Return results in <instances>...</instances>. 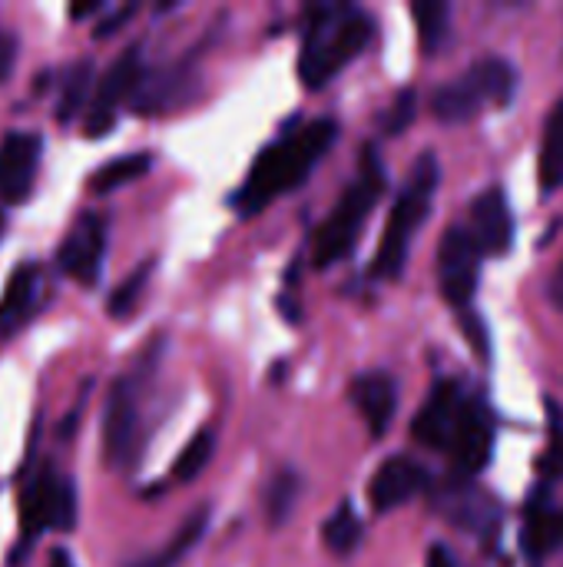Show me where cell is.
Here are the masks:
<instances>
[{
    "mask_svg": "<svg viewBox=\"0 0 563 567\" xmlns=\"http://www.w3.org/2000/svg\"><path fill=\"white\" fill-rule=\"evenodd\" d=\"M425 488H428V472L415 458L395 455L378 465V472L368 485V498L378 515H388V512L402 508L405 502H411L415 495H421Z\"/></svg>",
    "mask_w": 563,
    "mask_h": 567,
    "instance_id": "16",
    "label": "cell"
},
{
    "mask_svg": "<svg viewBox=\"0 0 563 567\" xmlns=\"http://www.w3.org/2000/svg\"><path fill=\"white\" fill-rule=\"evenodd\" d=\"M428 567H455V555L445 545H431L428 551Z\"/></svg>",
    "mask_w": 563,
    "mask_h": 567,
    "instance_id": "34",
    "label": "cell"
},
{
    "mask_svg": "<svg viewBox=\"0 0 563 567\" xmlns=\"http://www.w3.org/2000/svg\"><path fill=\"white\" fill-rule=\"evenodd\" d=\"M385 189H388L385 163H382L378 150L368 143L362 150V163H358L355 179L345 186V193L332 206V216L315 229V239H312V266L315 269H332L335 262H342L345 256L355 252L358 236H362L372 209L385 196Z\"/></svg>",
    "mask_w": 563,
    "mask_h": 567,
    "instance_id": "3",
    "label": "cell"
},
{
    "mask_svg": "<svg viewBox=\"0 0 563 567\" xmlns=\"http://www.w3.org/2000/svg\"><path fill=\"white\" fill-rule=\"evenodd\" d=\"M375 37V20L352 3H315L305 10L299 76L309 90L329 86L348 63H355Z\"/></svg>",
    "mask_w": 563,
    "mask_h": 567,
    "instance_id": "2",
    "label": "cell"
},
{
    "mask_svg": "<svg viewBox=\"0 0 563 567\" xmlns=\"http://www.w3.org/2000/svg\"><path fill=\"white\" fill-rule=\"evenodd\" d=\"M46 306V276L37 262H20L0 296V339L23 332Z\"/></svg>",
    "mask_w": 563,
    "mask_h": 567,
    "instance_id": "14",
    "label": "cell"
},
{
    "mask_svg": "<svg viewBox=\"0 0 563 567\" xmlns=\"http://www.w3.org/2000/svg\"><path fill=\"white\" fill-rule=\"evenodd\" d=\"M465 389L455 379H438L425 399V405L418 409V415L411 419V439L425 449L435 452H448V442L455 435L461 405H465Z\"/></svg>",
    "mask_w": 563,
    "mask_h": 567,
    "instance_id": "13",
    "label": "cell"
},
{
    "mask_svg": "<svg viewBox=\"0 0 563 567\" xmlns=\"http://www.w3.org/2000/svg\"><path fill=\"white\" fill-rule=\"evenodd\" d=\"M206 528H209V508L202 505V508H196V512L176 528V535H173L163 548H156L153 555H146L139 565L133 567H179L192 551H196V545L202 542Z\"/></svg>",
    "mask_w": 563,
    "mask_h": 567,
    "instance_id": "19",
    "label": "cell"
},
{
    "mask_svg": "<svg viewBox=\"0 0 563 567\" xmlns=\"http://www.w3.org/2000/svg\"><path fill=\"white\" fill-rule=\"evenodd\" d=\"M103 259H106V219L100 213H83L70 226L66 239L60 243L56 266L66 279L80 286H96L103 272Z\"/></svg>",
    "mask_w": 563,
    "mask_h": 567,
    "instance_id": "12",
    "label": "cell"
},
{
    "mask_svg": "<svg viewBox=\"0 0 563 567\" xmlns=\"http://www.w3.org/2000/svg\"><path fill=\"white\" fill-rule=\"evenodd\" d=\"M518 70L504 56H481L475 66H468L458 80L445 83L431 96V113L441 123H468L484 106H511L518 93Z\"/></svg>",
    "mask_w": 563,
    "mask_h": 567,
    "instance_id": "5",
    "label": "cell"
},
{
    "mask_svg": "<svg viewBox=\"0 0 563 567\" xmlns=\"http://www.w3.org/2000/svg\"><path fill=\"white\" fill-rule=\"evenodd\" d=\"M212 455H216V435H212V429H199L186 442V449L176 455V462H173V482H179V485L196 482L209 468Z\"/></svg>",
    "mask_w": 563,
    "mask_h": 567,
    "instance_id": "26",
    "label": "cell"
},
{
    "mask_svg": "<svg viewBox=\"0 0 563 567\" xmlns=\"http://www.w3.org/2000/svg\"><path fill=\"white\" fill-rule=\"evenodd\" d=\"M103 10H106V3H100V0H93V3H73L70 7V20H83V17L103 13Z\"/></svg>",
    "mask_w": 563,
    "mask_h": 567,
    "instance_id": "35",
    "label": "cell"
},
{
    "mask_svg": "<svg viewBox=\"0 0 563 567\" xmlns=\"http://www.w3.org/2000/svg\"><path fill=\"white\" fill-rule=\"evenodd\" d=\"M90 96H93V63H90V60H76V63L63 73V83H60V96H56L53 116H56L63 126H70L76 116L86 113Z\"/></svg>",
    "mask_w": 563,
    "mask_h": 567,
    "instance_id": "21",
    "label": "cell"
},
{
    "mask_svg": "<svg viewBox=\"0 0 563 567\" xmlns=\"http://www.w3.org/2000/svg\"><path fill=\"white\" fill-rule=\"evenodd\" d=\"M348 399L365 419L372 439H385L398 412V382L388 372H362L352 379Z\"/></svg>",
    "mask_w": 563,
    "mask_h": 567,
    "instance_id": "17",
    "label": "cell"
},
{
    "mask_svg": "<svg viewBox=\"0 0 563 567\" xmlns=\"http://www.w3.org/2000/svg\"><path fill=\"white\" fill-rule=\"evenodd\" d=\"M548 299H551L557 309H563V259H561V266L554 269L551 282H548Z\"/></svg>",
    "mask_w": 563,
    "mask_h": 567,
    "instance_id": "33",
    "label": "cell"
},
{
    "mask_svg": "<svg viewBox=\"0 0 563 567\" xmlns=\"http://www.w3.org/2000/svg\"><path fill=\"white\" fill-rule=\"evenodd\" d=\"M524 548L528 555L541 558L563 548V508H554L551 502H531L528 522H524Z\"/></svg>",
    "mask_w": 563,
    "mask_h": 567,
    "instance_id": "20",
    "label": "cell"
},
{
    "mask_svg": "<svg viewBox=\"0 0 563 567\" xmlns=\"http://www.w3.org/2000/svg\"><path fill=\"white\" fill-rule=\"evenodd\" d=\"M362 538H365V528H362V518H358L355 505H352L348 498L338 502V508H335V512L325 518V525H322V542H325V548H329L335 558H352V555L358 551Z\"/></svg>",
    "mask_w": 563,
    "mask_h": 567,
    "instance_id": "23",
    "label": "cell"
},
{
    "mask_svg": "<svg viewBox=\"0 0 563 567\" xmlns=\"http://www.w3.org/2000/svg\"><path fill=\"white\" fill-rule=\"evenodd\" d=\"M153 269H156V262L153 259H146L143 266H136L113 292H110V299H106V312L113 316V319H126L136 306H139V299H143V292H146V286H149V279H153Z\"/></svg>",
    "mask_w": 563,
    "mask_h": 567,
    "instance_id": "28",
    "label": "cell"
},
{
    "mask_svg": "<svg viewBox=\"0 0 563 567\" xmlns=\"http://www.w3.org/2000/svg\"><path fill=\"white\" fill-rule=\"evenodd\" d=\"M468 233L475 236L478 249L484 256H504L514 243V216L508 193L501 186H488L475 203H471V226Z\"/></svg>",
    "mask_w": 563,
    "mask_h": 567,
    "instance_id": "15",
    "label": "cell"
},
{
    "mask_svg": "<svg viewBox=\"0 0 563 567\" xmlns=\"http://www.w3.org/2000/svg\"><path fill=\"white\" fill-rule=\"evenodd\" d=\"M143 402H146V372L133 369L116 379L106 409H103V455L113 468H133L143 449Z\"/></svg>",
    "mask_w": 563,
    "mask_h": 567,
    "instance_id": "7",
    "label": "cell"
},
{
    "mask_svg": "<svg viewBox=\"0 0 563 567\" xmlns=\"http://www.w3.org/2000/svg\"><path fill=\"white\" fill-rule=\"evenodd\" d=\"M411 17L418 23V40L428 56H435L451 40V3L445 0H418L411 7Z\"/></svg>",
    "mask_w": 563,
    "mask_h": 567,
    "instance_id": "25",
    "label": "cell"
},
{
    "mask_svg": "<svg viewBox=\"0 0 563 567\" xmlns=\"http://www.w3.org/2000/svg\"><path fill=\"white\" fill-rule=\"evenodd\" d=\"M491 449H494V419H491L488 405L481 399H465L455 435L448 442L455 475L465 482L481 475L491 462Z\"/></svg>",
    "mask_w": 563,
    "mask_h": 567,
    "instance_id": "11",
    "label": "cell"
},
{
    "mask_svg": "<svg viewBox=\"0 0 563 567\" xmlns=\"http://www.w3.org/2000/svg\"><path fill=\"white\" fill-rule=\"evenodd\" d=\"M335 140H338V123L329 116L282 133L249 166L242 186L232 196L236 213L242 219H252L272 203H279L282 196L295 193L315 173V166L329 156Z\"/></svg>",
    "mask_w": 563,
    "mask_h": 567,
    "instance_id": "1",
    "label": "cell"
},
{
    "mask_svg": "<svg viewBox=\"0 0 563 567\" xmlns=\"http://www.w3.org/2000/svg\"><path fill=\"white\" fill-rule=\"evenodd\" d=\"M299 492H302V478L292 468H282L269 482V492H265V518H269L272 528H282L292 518L295 502H299Z\"/></svg>",
    "mask_w": 563,
    "mask_h": 567,
    "instance_id": "27",
    "label": "cell"
},
{
    "mask_svg": "<svg viewBox=\"0 0 563 567\" xmlns=\"http://www.w3.org/2000/svg\"><path fill=\"white\" fill-rule=\"evenodd\" d=\"M538 179L541 193L554 196L563 186V100L554 106V113L544 123V143H541V159H538Z\"/></svg>",
    "mask_w": 563,
    "mask_h": 567,
    "instance_id": "22",
    "label": "cell"
},
{
    "mask_svg": "<svg viewBox=\"0 0 563 567\" xmlns=\"http://www.w3.org/2000/svg\"><path fill=\"white\" fill-rule=\"evenodd\" d=\"M438 183H441L438 156L435 153H421L418 163L411 166V173H408V179H405V186H402L392 213H388V223H385L378 252L372 259V276L375 279H385V282L402 279V272L408 266L411 239L418 236V229L425 226V219L431 213Z\"/></svg>",
    "mask_w": 563,
    "mask_h": 567,
    "instance_id": "4",
    "label": "cell"
},
{
    "mask_svg": "<svg viewBox=\"0 0 563 567\" xmlns=\"http://www.w3.org/2000/svg\"><path fill=\"white\" fill-rule=\"evenodd\" d=\"M438 508L451 518V522H458V525H465V528H471V532H491L494 528V522H498V502H491L484 492H478L471 482H465V478H458L455 485H448L441 495H438Z\"/></svg>",
    "mask_w": 563,
    "mask_h": 567,
    "instance_id": "18",
    "label": "cell"
},
{
    "mask_svg": "<svg viewBox=\"0 0 563 567\" xmlns=\"http://www.w3.org/2000/svg\"><path fill=\"white\" fill-rule=\"evenodd\" d=\"M415 113H418V93H415V90H402V93L395 96V103L388 106V113L382 116V130H385L388 136H398V133H405V130L411 126Z\"/></svg>",
    "mask_w": 563,
    "mask_h": 567,
    "instance_id": "29",
    "label": "cell"
},
{
    "mask_svg": "<svg viewBox=\"0 0 563 567\" xmlns=\"http://www.w3.org/2000/svg\"><path fill=\"white\" fill-rule=\"evenodd\" d=\"M43 140L33 130H13L0 140V213L23 206L40 173Z\"/></svg>",
    "mask_w": 563,
    "mask_h": 567,
    "instance_id": "10",
    "label": "cell"
},
{
    "mask_svg": "<svg viewBox=\"0 0 563 567\" xmlns=\"http://www.w3.org/2000/svg\"><path fill=\"white\" fill-rule=\"evenodd\" d=\"M76 528V488L70 478L56 475L50 465H40L20 492V548L17 558L33 548L43 532H73Z\"/></svg>",
    "mask_w": 563,
    "mask_h": 567,
    "instance_id": "6",
    "label": "cell"
},
{
    "mask_svg": "<svg viewBox=\"0 0 563 567\" xmlns=\"http://www.w3.org/2000/svg\"><path fill=\"white\" fill-rule=\"evenodd\" d=\"M146 66H143V47L139 43H129L116 63L93 83V96H90V106L83 113V130L90 140H103L116 120H119V110L133 100L139 80H143Z\"/></svg>",
    "mask_w": 563,
    "mask_h": 567,
    "instance_id": "8",
    "label": "cell"
},
{
    "mask_svg": "<svg viewBox=\"0 0 563 567\" xmlns=\"http://www.w3.org/2000/svg\"><path fill=\"white\" fill-rule=\"evenodd\" d=\"M153 169V153H126V156H116L110 163H103L93 176H90V189L96 196H106V193H116L136 179H143L146 173Z\"/></svg>",
    "mask_w": 563,
    "mask_h": 567,
    "instance_id": "24",
    "label": "cell"
},
{
    "mask_svg": "<svg viewBox=\"0 0 563 567\" xmlns=\"http://www.w3.org/2000/svg\"><path fill=\"white\" fill-rule=\"evenodd\" d=\"M484 252L478 249L468 226H451L438 246V286L455 309H468L481 282Z\"/></svg>",
    "mask_w": 563,
    "mask_h": 567,
    "instance_id": "9",
    "label": "cell"
},
{
    "mask_svg": "<svg viewBox=\"0 0 563 567\" xmlns=\"http://www.w3.org/2000/svg\"><path fill=\"white\" fill-rule=\"evenodd\" d=\"M133 13H136V7H133V3H126V7H119V10H106V17L96 23L93 37H96V40H106V37H110V33H116V30H119Z\"/></svg>",
    "mask_w": 563,
    "mask_h": 567,
    "instance_id": "31",
    "label": "cell"
},
{
    "mask_svg": "<svg viewBox=\"0 0 563 567\" xmlns=\"http://www.w3.org/2000/svg\"><path fill=\"white\" fill-rule=\"evenodd\" d=\"M548 478H563V422L554 409V425H551V442H548V455L541 462Z\"/></svg>",
    "mask_w": 563,
    "mask_h": 567,
    "instance_id": "30",
    "label": "cell"
},
{
    "mask_svg": "<svg viewBox=\"0 0 563 567\" xmlns=\"http://www.w3.org/2000/svg\"><path fill=\"white\" fill-rule=\"evenodd\" d=\"M13 66H17V37L7 27H0V83L10 80Z\"/></svg>",
    "mask_w": 563,
    "mask_h": 567,
    "instance_id": "32",
    "label": "cell"
},
{
    "mask_svg": "<svg viewBox=\"0 0 563 567\" xmlns=\"http://www.w3.org/2000/svg\"><path fill=\"white\" fill-rule=\"evenodd\" d=\"M50 567H73V558H70L63 548H56V551L50 555Z\"/></svg>",
    "mask_w": 563,
    "mask_h": 567,
    "instance_id": "36",
    "label": "cell"
}]
</instances>
